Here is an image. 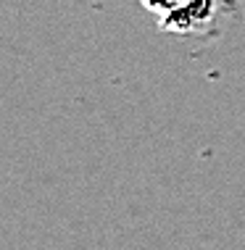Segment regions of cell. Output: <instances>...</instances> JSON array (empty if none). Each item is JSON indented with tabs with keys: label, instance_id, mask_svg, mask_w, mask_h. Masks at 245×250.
<instances>
[{
	"label": "cell",
	"instance_id": "3",
	"mask_svg": "<svg viewBox=\"0 0 245 250\" xmlns=\"http://www.w3.org/2000/svg\"><path fill=\"white\" fill-rule=\"evenodd\" d=\"M177 3H185V0H177Z\"/></svg>",
	"mask_w": 245,
	"mask_h": 250
},
{
	"label": "cell",
	"instance_id": "1",
	"mask_svg": "<svg viewBox=\"0 0 245 250\" xmlns=\"http://www.w3.org/2000/svg\"><path fill=\"white\" fill-rule=\"evenodd\" d=\"M216 13V0H185L166 16H161V29L172 35H195L208 29Z\"/></svg>",
	"mask_w": 245,
	"mask_h": 250
},
{
	"label": "cell",
	"instance_id": "2",
	"mask_svg": "<svg viewBox=\"0 0 245 250\" xmlns=\"http://www.w3.org/2000/svg\"><path fill=\"white\" fill-rule=\"evenodd\" d=\"M142 5H145V11H151V13H156V16H166L172 8H177V0H142Z\"/></svg>",
	"mask_w": 245,
	"mask_h": 250
}]
</instances>
